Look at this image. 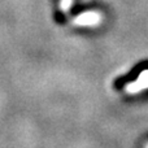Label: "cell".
I'll use <instances>...</instances> for the list:
<instances>
[{
  "label": "cell",
  "mask_w": 148,
  "mask_h": 148,
  "mask_svg": "<svg viewBox=\"0 0 148 148\" xmlns=\"http://www.w3.org/2000/svg\"><path fill=\"white\" fill-rule=\"evenodd\" d=\"M147 88H148V69L143 70L134 82H130V83H127L125 86V91L131 95L139 94V92L144 91Z\"/></svg>",
  "instance_id": "2"
},
{
  "label": "cell",
  "mask_w": 148,
  "mask_h": 148,
  "mask_svg": "<svg viewBox=\"0 0 148 148\" xmlns=\"http://www.w3.org/2000/svg\"><path fill=\"white\" fill-rule=\"evenodd\" d=\"M103 22V14L96 10H86L79 14H77L73 18V25L75 26H86V27H92V26H99Z\"/></svg>",
  "instance_id": "1"
},
{
  "label": "cell",
  "mask_w": 148,
  "mask_h": 148,
  "mask_svg": "<svg viewBox=\"0 0 148 148\" xmlns=\"http://www.w3.org/2000/svg\"><path fill=\"white\" fill-rule=\"evenodd\" d=\"M72 5H73V0H60V9L64 13L69 12Z\"/></svg>",
  "instance_id": "3"
},
{
  "label": "cell",
  "mask_w": 148,
  "mask_h": 148,
  "mask_svg": "<svg viewBox=\"0 0 148 148\" xmlns=\"http://www.w3.org/2000/svg\"><path fill=\"white\" fill-rule=\"evenodd\" d=\"M146 148H148V144H147V146H146Z\"/></svg>",
  "instance_id": "4"
}]
</instances>
